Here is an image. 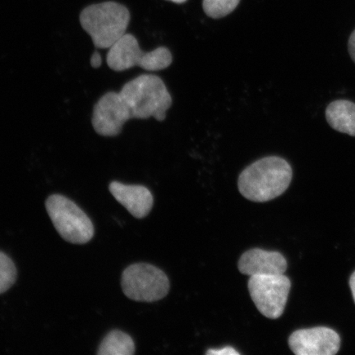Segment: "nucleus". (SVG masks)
I'll use <instances>...</instances> for the list:
<instances>
[{"mask_svg": "<svg viewBox=\"0 0 355 355\" xmlns=\"http://www.w3.org/2000/svg\"><path fill=\"white\" fill-rule=\"evenodd\" d=\"M292 168L285 159L268 157L248 166L239 177L238 187L252 202H265L281 196L290 186Z\"/></svg>", "mask_w": 355, "mask_h": 355, "instance_id": "obj_1", "label": "nucleus"}, {"mask_svg": "<svg viewBox=\"0 0 355 355\" xmlns=\"http://www.w3.org/2000/svg\"><path fill=\"white\" fill-rule=\"evenodd\" d=\"M119 93L130 108L132 119L154 117L162 122L165 121L166 111L171 107L170 92L157 75H140L127 83Z\"/></svg>", "mask_w": 355, "mask_h": 355, "instance_id": "obj_2", "label": "nucleus"}, {"mask_svg": "<svg viewBox=\"0 0 355 355\" xmlns=\"http://www.w3.org/2000/svg\"><path fill=\"white\" fill-rule=\"evenodd\" d=\"M130 21L126 7L115 2L88 6L80 15V24L97 49H110L124 34Z\"/></svg>", "mask_w": 355, "mask_h": 355, "instance_id": "obj_3", "label": "nucleus"}, {"mask_svg": "<svg viewBox=\"0 0 355 355\" xmlns=\"http://www.w3.org/2000/svg\"><path fill=\"white\" fill-rule=\"evenodd\" d=\"M46 208L57 232L65 241L85 244L94 236L92 221L72 200L53 194L47 198Z\"/></svg>", "mask_w": 355, "mask_h": 355, "instance_id": "obj_4", "label": "nucleus"}, {"mask_svg": "<svg viewBox=\"0 0 355 355\" xmlns=\"http://www.w3.org/2000/svg\"><path fill=\"white\" fill-rule=\"evenodd\" d=\"M106 60L115 72H122L135 66L146 71H159L167 69L172 64L173 58L166 47L144 52L135 35L124 34L110 48Z\"/></svg>", "mask_w": 355, "mask_h": 355, "instance_id": "obj_5", "label": "nucleus"}, {"mask_svg": "<svg viewBox=\"0 0 355 355\" xmlns=\"http://www.w3.org/2000/svg\"><path fill=\"white\" fill-rule=\"evenodd\" d=\"M123 294L139 302L161 300L170 291V281L161 269L148 263H135L123 270L121 278Z\"/></svg>", "mask_w": 355, "mask_h": 355, "instance_id": "obj_6", "label": "nucleus"}, {"mask_svg": "<svg viewBox=\"0 0 355 355\" xmlns=\"http://www.w3.org/2000/svg\"><path fill=\"white\" fill-rule=\"evenodd\" d=\"M248 291L259 312L277 319L285 311L291 282L285 275H261L248 279Z\"/></svg>", "mask_w": 355, "mask_h": 355, "instance_id": "obj_7", "label": "nucleus"}, {"mask_svg": "<svg viewBox=\"0 0 355 355\" xmlns=\"http://www.w3.org/2000/svg\"><path fill=\"white\" fill-rule=\"evenodd\" d=\"M132 119L130 108L121 93L110 92L101 96L93 109L92 123L103 137L121 135L124 124Z\"/></svg>", "mask_w": 355, "mask_h": 355, "instance_id": "obj_8", "label": "nucleus"}, {"mask_svg": "<svg viewBox=\"0 0 355 355\" xmlns=\"http://www.w3.org/2000/svg\"><path fill=\"white\" fill-rule=\"evenodd\" d=\"M288 345L297 355H334L340 350V337L329 327L308 328L293 332Z\"/></svg>", "mask_w": 355, "mask_h": 355, "instance_id": "obj_9", "label": "nucleus"}, {"mask_svg": "<svg viewBox=\"0 0 355 355\" xmlns=\"http://www.w3.org/2000/svg\"><path fill=\"white\" fill-rule=\"evenodd\" d=\"M239 272L247 276L282 275L287 269V261L278 252H268L260 248L248 250L239 261Z\"/></svg>", "mask_w": 355, "mask_h": 355, "instance_id": "obj_10", "label": "nucleus"}, {"mask_svg": "<svg viewBox=\"0 0 355 355\" xmlns=\"http://www.w3.org/2000/svg\"><path fill=\"white\" fill-rule=\"evenodd\" d=\"M111 194L137 219L148 216L153 207L150 191L141 185H128L113 181L109 185Z\"/></svg>", "mask_w": 355, "mask_h": 355, "instance_id": "obj_11", "label": "nucleus"}, {"mask_svg": "<svg viewBox=\"0 0 355 355\" xmlns=\"http://www.w3.org/2000/svg\"><path fill=\"white\" fill-rule=\"evenodd\" d=\"M328 124L337 132L355 137V103L347 100L331 102L326 110Z\"/></svg>", "mask_w": 355, "mask_h": 355, "instance_id": "obj_12", "label": "nucleus"}, {"mask_svg": "<svg viewBox=\"0 0 355 355\" xmlns=\"http://www.w3.org/2000/svg\"><path fill=\"white\" fill-rule=\"evenodd\" d=\"M135 344L130 335L119 330H113L105 336L96 354L98 355H132Z\"/></svg>", "mask_w": 355, "mask_h": 355, "instance_id": "obj_13", "label": "nucleus"}, {"mask_svg": "<svg viewBox=\"0 0 355 355\" xmlns=\"http://www.w3.org/2000/svg\"><path fill=\"white\" fill-rule=\"evenodd\" d=\"M17 277V272L15 263L10 257L0 251V295L15 285Z\"/></svg>", "mask_w": 355, "mask_h": 355, "instance_id": "obj_14", "label": "nucleus"}, {"mask_svg": "<svg viewBox=\"0 0 355 355\" xmlns=\"http://www.w3.org/2000/svg\"><path fill=\"white\" fill-rule=\"evenodd\" d=\"M241 0H203V10L211 19H221L232 13Z\"/></svg>", "mask_w": 355, "mask_h": 355, "instance_id": "obj_15", "label": "nucleus"}, {"mask_svg": "<svg viewBox=\"0 0 355 355\" xmlns=\"http://www.w3.org/2000/svg\"><path fill=\"white\" fill-rule=\"evenodd\" d=\"M206 354L207 355H239V353L230 346L220 349H210Z\"/></svg>", "mask_w": 355, "mask_h": 355, "instance_id": "obj_16", "label": "nucleus"}, {"mask_svg": "<svg viewBox=\"0 0 355 355\" xmlns=\"http://www.w3.org/2000/svg\"><path fill=\"white\" fill-rule=\"evenodd\" d=\"M348 51L350 57H352V59L355 64V29L353 31V33L350 35L349 38Z\"/></svg>", "mask_w": 355, "mask_h": 355, "instance_id": "obj_17", "label": "nucleus"}, {"mask_svg": "<svg viewBox=\"0 0 355 355\" xmlns=\"http://www.w3.org/2000/svg\"><path fill=\"white\" fill-rule=\"evenodd\" d=\"M102 63L101 56L98 51H95L91 58V65L92 68H100Z\"/></svg>", "mask_w": 355, "mask_h": 355, "instance_id": "obj_18", "label": "nucleus"}, {"mask_svg": "<svg viewBox=\"0 0 355 355\" xmlns=\"http://www.w3.org/2000/svg\"><path fill=\"white\" fill-rule=\"evenodd\" d=\"M349 286L352 288L353 298L355 303V272L352 275L349 279Z\"/></svg>", "mask_w": 355, "mask_h": 355, "instance_id": "obj_19", "label": "nucleus"}, {"mask_svg": "<svg viewBox=\"0 0 355 355\" xmlns=\"http://www.w3.org/2000/svg\"><path fill=\"white\" fill-rule=\"evenodd\" d=\"M168 1H171V2L176 3H183L186 1H187V0H168Z\"/></svg>", "mask_w": 355, "mask_h": 355, "instance_id": "obj_20", "label": "nucleus"}]
</instances>
